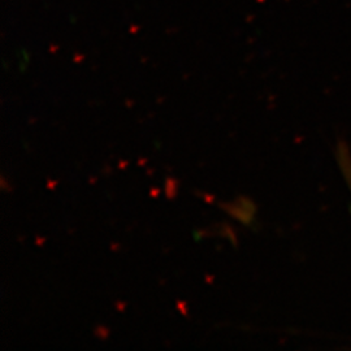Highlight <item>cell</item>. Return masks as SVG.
<instances>
[{
	"label": "cell",
	"instance_id": "7",
	"mask_svg": "<svg viewBox=\"0 0 351 351\" xmlns=\"http://www.w3.org/2000/svg\"><path fill=\"white\" fill-rule=\"evenodd\" d=\"M177 310L184 316H188L189 315L188 311H186L188 310V304L185 302L177 301Z\"/></svg>",
	"mask_w": 351,
	"mask_h": 351
},
{
	"label": "cell",
	"instance_id": "15",
	"mask_svg": "<svg viewBox=\"0 0 351 351\" xmlns=\"http://www.w3.org/2000/svg\"><path fill=\"white\" fill-rule=\"evenodd\" d=\"M145 162H146V160H143V159L139 160V165H145Z\"/></svg>",
	"mask_w": 351,
	"mask_h": 351
},
{
	"label": "cell",
	"instance_id": "11",
	"mask_svg": "<svg viewBox=\"0 0 351 351\" xmlns=\"http://www.w3.org/2000/svg\"><path fill=\"white\" fill-rule=\"evenodd\" d=\"M56 184H58V182H56V181H49V184H47V188L49 189H55V186H56Z\"/></svg>",
	"mask_w": 351,
	"mask_h": 351
},
{
	"label": "cell",
	"instance_id": "8",
	"mask_svg": "<svg viewBox=\"0 0 351 351\" xmlns=\"http://www.w3.org/2000/svg\"><path fill=\"white\" fill-rule=\"evenodd\" d=\"M198 194H199V197L204 198V201L207 202V203H213V201H215V198H213V195H211V194H204V193H198Z\"/></svg>",
	"mask_w": 351,
	"mask_h": 351
},
{
	"label": "cell",
	"instance_id": "13",
	"mask_svg": "<svg viewBox=\"0 0 351 351\" xmlns=\"http://www.w3.org/2000/svg\"><path fill=\"white\" fill-rule=\"evenodd\" d=\"M126 165H128V163H124V162H121V163H120V168H124V167H126Z\"/></svg>",
	"mask_w": 351,
	"mask_h": 351
},
{
	"label": "cell",
	"instance_id": "2",
	"mask_svg": "<svg viewBox=\"0 0 351 351\" xmlns=\"http://www.w3.org/2000/svg\"><path fill=\"white\" fill-rule=\"evenodd\" d=\"M339 147H341V150L337 152L339 167L342 168V172H343V175L346 177V181H348V184L350 185L351 188V175H348L349 171L351 172L350 155H349V152L346 150V146H345V145L339 143Z\"/></svg>",
	"mask_w": 351,
	"mask_h": 351
},
{
	"label": "cell",
	"instance_id": "6",
	"mask_svg": "<svg viewBox=\"0 0 351 351\" xmlns=\"http://www.w3.org/2000/svg\"><path fill=\"white\" fill-rule=\"evenodd\" d=\"M94 335H95L98 339H101V341H104V339H108V336H110V330H108L106 326H95V329H94Z\"/></svg>",
	"mask_w": 351,
	"mask_h": 351
},
{
	"label": "cell",
	"instance_id": "5",
	"mask_svg": "<svg viewBox=\"0 0 351 351\" xmlns=\"http://www.w3.org/2000/svg\"><path fill=\"white\" fill-rule=\"evenodd\" d=\"M236 203L239 204L241 207H243L245 210L250 211V213H256V211H258V207H256V204H255L254 202L251 201L250 198H247V197L239 195V198L236 199Z\"/></svg>",
	"mask_w": 351,
	"mask_h": 351
},
{
	"label": "cell",
	"instance_id": "9",
	"mask_svg": "<svg viewBox=\"0 0 351 351\" xmlns=\"http://www.w3.org/2000/svg\"><path fill=\"white\" fill-rule=\"evenodd\" d=\"M159 194H160V190L156 188H152L150 190V195L152 198H158L159 197Z\"/></svg>",
	"mask_w": 351,
	"mask_h": 351
},
{
	"label": "cell",
	"instance_id": "1",
	"mask_svg": "<svg viewBox=\"0 0 351 351\" xmlns=\"http://www.w3.org/2000/svg\"><path fill=\"white\" fill-rule=\"evenodd\" d=\"M219 206H220L221 210H224L226 213H229L233 219H236L239 223H242L245 226H251L252 224L255 213L245 210L243 207H241L236 202L234 203H219Z\"/></svg>",
	"mask_w": 351,
	"mask_h": 351
},
{
	"label": "cell",
	"instance_id": "12",
	"mask_svg": "<svg viewBox=\"0 0 351 351\" xmlns=\"http://www.w3.org/2000/svg\"><path fill=\"white\" fill-rule=\"evenodd\" d=\"M116 306H117V307H120V310H119V311H123V307L125 306V303H120V302H117V303H116Z\"/></svg>",
	"mask_w": 351,
	"mask_h": 351
},
{
	"label": "cell",
	"instance_id": "10",
	"mask_svg": "<svg viewBox=\"0 0 351 351\" xmlns=\"http://www.w3.org/2000/svg\"><path fill=\"white\" fill-rule=\"evenodd\" d=\"M207 234H208V233H207V232H206V230H198V232H197V233H195V239H202V237H203V236H207Z\"/></svg>",
	"mask_w": 351,
	"mask_h": 351
},
{
	"label": "cell",
	"instance_id": "14",
	"mask_svg": "<svg viewBox=\"0 0 351 351\" xmlns=\"http://www.w3.org/2000/svg\"><path fill=\"white\" fill-rule=\"evenodd\" d=\"M206 280H207V282H208V281H210V282H213V277L210 276H207L206 277Z\"/></svg>",
	"mask_w": 351,
	"mask_h": 351
},
{
	"label": "cell",
	"instance_id": "3",
	"mask_svg": "<svg viewBox=\"0 0 351 351\" xmlns=\"http://www.w3.org/2000/svg\"><path fill=\"white\" fill-rule=\"evenodd\" d=\"M178 191V181L175 177H167L165 178V197L169 201H173L177 197Z\"/></svg>",
	"mask_w": 351,
	"mask_h": 351
},
{
	"label": "cell",
	"instance_id": "4",
	"mask_svg": "<svg viewBox=\"0 0 351 351\" xmlns=\"http://www.w3.org/2000/svg\"><path fill=\"white\" fill-rule=\"evenodd\" d=\"M220 233H221V236H224L226 239H230V242L233 243V246H234V247H237V246H239V241H237L236 232H234V229H233L232 226H228V224H223V226H221V230H220Z\"/></svg>",
	"mask_w": 351,
	"mask_h": 351
}]
</instances>
